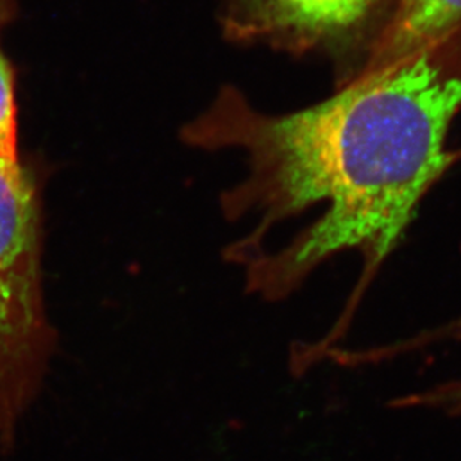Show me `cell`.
Instances as JSON below:
<instances>
[{"label":"cell","instance_id":"6da1fadb","mask_svg":"<svg viewBox=\"0 0 461 461\" xmlns=\"http://www.w3.org/2000/svg\"><path fill=\"white\" fill-rule=\"evenodd\" d=\"M442 44L357 75L335 96L270 115L227 90L188 127V142L247 154L249 176L229 193V213L258 217L235 258L290 218L321 213L285 249L249 260L247 285L288 296L338 254L365 256V284L401 244L427 192L453 163L447 138L461 111V70Z\"/></svg>","mask_w":461,"mask_h":461},{"label":"cell","instance_id":"7a4b0ae2","mask_svg":"<svg viewBox=\"0 0 461 461\" xmlns=\"http://www.w3.org/2000/svg\"><path fill=\"white\" fill-rule=\"evenodd\" d=\"M35 181L20 158L0 157V453L40 394L56 348L45 309Z\"/></svg>","mask_w":461,"mask_h":461},{"label":"cell","instance_id":"3957f363","mask_svg":"<svg viewBox=\"0 0 461 461\" xmlns=\"http://www.w3.org/2000/svg\"><path fill=\"white\" fill-rule=\"evenodd\" d=\"M388 0H221L222 24L238 41L292 51L342 47L374 23Z\"/></svg>","mask_w":461,"mask_h":461},{"label":"cell","instance_id":"277c9868","mask_svg":"<svg viewBox=\"0 0 461 461\" xmlns=\"http://www.w3.org/2000/svg\"><path fill=\"white\" fill-rule=\"evenodd\" d=\"M460 27L461 0H392L390 15L358 75L396 65L442 44Z\"/></svg>","mask_w":461,"mask_h":461},{"label":"cell","instance_id":"5b68a950","mask_svg":"<svg viewBox=\"0 0 461 461\" xmlns=\"http://www.w3.org/2000/svg\"><path fill=\"white\" fill-rule=\"evenodd\" d=\"M8 0H0V23ZM0 157L17 160V104L15 84L8 59L0 47Z\"/></svg>","mask_w":461,"mask_h":461},{"label":"cell","instance_id":"8992f818","mask_svg":"<svg viewBox=\"0 0 461 461\" xmlns=\"http://www.w3.org/2000/svg\"><path fill=\"white\" fill-rule=\"evenodd\" d=\"M401 406H424L445 411L451 415H461V381L442 384L421 394L406 397Z\"/></svg>","mask_w":461,"mask_h":461}]
</instances>
